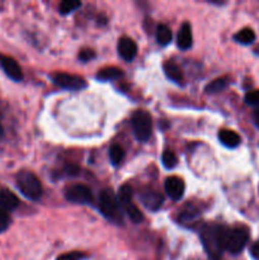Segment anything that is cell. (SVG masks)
<instances>
[{
	"label": "cell",
	"instance_id": "6da1fadb",
	"mask_svg": "<svg viewBox=\"0 0 259 260\" xmlns=\"http://www.w3.org/2000/svg\"><path fill=\"white\" fill-rule=\"evenodd\" d=\"M221 241H222L223 250L231 254H239L248 244L249 230L245 226H235V228L221 226Z\"/></svg>",
	"mask_w": 259,
	"mask_h": 260
},
{
	"label": "cell",
	"instance_id": "7a4b0ae2",
	"mask_svg": "<svg viewBox=\"0 0 259 260\" xmlns=\"http://www.w3.org/2000/svg\"><path fill=\"white\" fill-rule=\"evenodd\" d=\"M201 240L203 248L211 260H220L222 255V241H221V226L206 225L201 231Z\"/></svg>",
	"mask_w": 259,
	"mask_h": 260
},
{
	"label": "cell",
	"instance_id": "3957f363",
	"mask_svg": "<svg viewBox=\"0 0 259 260\" xmlns=\"http://www.w3.org/2000/svg\"><path fill=\"white\" fill-rule=\"evenodd\" d=\"M17 187L19 192L30 201L40 200L42 196V184L40 179L28 170H22L18 173Z\"/></svg>",
	"mask_w": 259,
	"mask_h": 260
},
{
	"label": "cell",
	"instance_id": "277c9868",
	"mask_svg": "<svg viewBox=\"0 0 259 260\" xmlns=\"http://www.w3.org/2000/svg\"><path fill=\"white\" fill-rule=\"evenodd\" d=\"M132 128L137 140L145 142L150 139L152 131L151 117L146 111H136L131 118Z\"/></svg>",
	"mask_w": 259,
	"mask_h": 260
},
{
	"label": "cell",
	"instance_id": "5b68a950",
	"mask_svg": "<svg viewBox=\"0 0 259 260\" xmlns=\"http://www.w3.org/2000/svg\"><path fill=\"white\" fill-rule=\"evenodd\" d=\"M99 208H101L102 213H103L107 218H109V220H121L118 200H117V197L114 196V193L112 192V189L102 190L101 196H99Z\"/></svg>",
	"mask_w": 259,
	"mask_h": 260
},
{
	"label": "cell",
	"instance_id": "8992f818",
	"mask_svg": "<svg viewBox=\"0 0 259 260\" xmlns=\"http://www.w3.org/2000/svg\"><path fill=\"white\" fill-rule=\"evenodd\" d=\"M51 79L56 85L68 90H80L86 86V81L81 76L71 75V74L56 73L51 75Z\"/></svg>",
	"mask_w": 259,
	"mask_h": 260
},
{
	"label": "cell",
	"instance_id": "52a82bcc",
	"mask_svg": "<svg viewBox=\"0 0 259 260\" xmlns=\"http://www.w3.org/2000/svg\"><path fill=\"white\" fill-rule=\"evenodd\" d=\"M65 197L68 201L73 203H78V205H86V203H90L91 200H93L91 190L84 184H75L69 187L65 190Z\"/></svg>",
	"mask_w": 259,
	"mask_h": 260
},
{
	"label": "cell",
	"instance_id": "ba28073f",
	"mask_svg": "<svg viewBox=\"0 0 259 260\" xmlns=\"http://www.w3.org/2000/svg\"><path fill=\"white\" fill-rule=\"evenodd\" d=\"M140 201L147 210L157 211L164 203V197L157 190L151 189V188H145L140 193Z\"/></svg>",
	"mask_w": 259,
	"mask_h": 260
},
{
	"label": "cell",
	"instance_id": "9c48e42d",
	"mask_svg": "<svg viewBox=\"0 0 259 260\" xmlns=\"http://www.w3.org/2000/svg\"><path fill=\"white\" fill-rule=\"evenodd\" d=\"M0 68L5 73L8 78L14 81H20L23 79V71L20 69L19 63L13 57L0 53Z\"/></svg>",
	"mask_w": 259,
	"mask_h": 260
},
{
	"label": "cell",
	"instance_id": "30bf717a",
	"mask_svg": "<svg viewBox=\"0 0 259 260\" xmlns=\"http://www.w3.org/2000/svg\"><path fill=\"white\" fill-rule=\"evenodd\" d=\"M165 192L172 200L179 201L184 194V183L178 177H169L165 180Z\"/></svg>",
	"mask_w": 259,
	"mask_h": 260
},
{
	"label": "cell",
	"instance_id": "8fae6325",
	"mask_svg": "<svg viewBox=\"0 0 259 260\" xmlns=\"http://www.w3.org/2000/svg\"><path fill=\"white\" fill-rule=\"evenodd\" d=\"M19 198L8 188H0V208L7 212L19 207Z\"/></svg>",
	"mask_w": 259,
	"mask_h": 260
},
{
	"label": "cell",
	"instance_id": "7c38bea8",
	"mask_svg": "<svg viewBox=\"0 0 259 260\" xmlns=\"http://www.w3.org/2000/svg\"><path fill=\"white\" fill-rule=\"evenodd\" d=\"M118 53L123 60L132 61L137 53V46L131 38L122 37L118 42Z\"/></svg>",
	"mask_w": 259,
	"mask_h": 260
},
{
	"label": "cell",
	"instance_id": "4fadbf2b",
	"mask_svg": "<svg viewBox=\"0 0 259 260\" xmlns=\"http://www.w3.org/2000/svg\"><path fill=\"white\" fill-rule=\"evenodd\" d=\"M178 47L182 50H188L192 47L193 37H192V28H190L189 23H183L180 27L179 33H178Z\"/></svg>",
	"mask_w": 259,
	"mask_h": 260
},
{
	"label": "cell",
	"instance_id": "5bb4252c",
	"mask_svg": "<svg viewBox=\"0 0 259 260\" xmlns=\"http://www.w3.org/2000/svg\"><path fill=\"white\" fill-rule=\"evenodd\" d=\"M218 140H220L223 146L230 147V149L238 147L241 142L240 136L235 131H231V129H221L218 132Z\"/></svg>",
	"mask_w": 259,
	"mask_h": 260
},
{
	"label": "cell",
	"instance_id": "9a60e30c",
	"mask_svg": "<svg viewBox=\"0 0 259 260\" xmlns=\"http://www.w3.org/2000/svg\"><path fill=\"white\" fill-rule=\"evenodd\" d=\"M163 68H164L165 75H167L170 80H173L177 84H183L184 78H183L182 70H180V68L177 63L173 62V61H167V62H164Z\"/></svg>",
	"mask_w": 259,
	"mask_h": 260
},
{
	"label": "cell",
	"instance_id": "2e32d148",
	"mask_svg": "<svg viewBox=\"0 0 259 260\" xmlns=\"http://www.w3.org/2000/svg\"><path fill=\"white\" fill-rule=\"evenodd\" d=\"M123 76L121 69L114 68V66H108V68H104L102 70H99V73L96 74V79L102 81H109V80H116Z\"/></svg>",
	"mask_w": 259,
	"mask_h": 260
},
{
	"label": "cell",
	"instance_id": "e0dca14e",
	"mask_svg": "<svg viewBox=\"0 0 259 260\" xmlns=\"http://www.w3.org/2000/svg\"><path fill=\"white\" fill-rule=\"evenodd\" d=\"M230 85V78L229 76H221V78L215 79L211 81L207 86H206V93L208 94H216L222 91Z\"/></svg>",
	"mask_w": 259,
	"mask_h": 260
},
{
	"label": "cell",
	"instance_id": "ac0fdd59",
	"mask_svg": "<svg viewBox=\"0 0 259 260\" xmlns=\"http://www.w3.org/2000/svg\"><path fill=\"white\" fill-rule=\"evenodd\" d=\"M200 217V211L195 207V206H187L182 212L179 213L180 222L182 223H189L195 222Z\"/></svg>",
	"mask_w": 259,
	"mask_h": 260
},
{
	"label": "cell",
	"instance_id": "d6986e66",
	"mask_svg": "<svg viewBox=\"0 0 259 260\" xmlns=\"http://www.w3.org/2000/svg\"><path fill=\"white\" fill-rule=\"evenodd\" d=\"M234 40L239 43H243V45H250L255 40V33L250 28H243L234 36Z\"/></svg>",
	"mask_w": 259,
	"mask_h": 260
},
{
	"label": "cell",
	"instance_id": "ffe728a7",
	"mask_svg": "<svg viewBox=\"0 0 259 260\" xmlns=\"http://www.w3.org/2000/svg\"><path fill=\"white\" fill-rule=\"evenodd\" d=\"M156 40L161 46L169 45L172 41V30L168 25L160 24L156 29Z\"/></svg>",
	"mask_w": 259,
	"mask_h": 260
},
{
	"label": "cell",
	"instance_id": "44dd1931",
	"mask_svg": "<svg viewBox=\"0 0 259 260\" xmlns=\"http://www.w3.org/2000/svg\"><path fill=\"white\" fill-rule=\"evenodd\" d=\"M123 210L126 211L127 216H128L130 220H131L132 222L140 223V222H142V221H144V215H142V212L140 211V208L137 207L136 205H134L132 202L124 206Z\"/></svg>",
	"mask_w": 259,
	"mask_h": 260
},
{
	"label": "cell",
	"instance_id": "7402d4cb",
	"mask_svg": "<svg viewBox=\"0 0 259 260\" xmlns=\"http://www.w3.org/2000/svg\"><path fill=\"white\" fill-rule=\"evenodd\" d=\"M117 200L121 207H124L126 205L132 202V188L128 184H123L118 190Z\"/></svg>",
	"mask_w": 259,
	"mask_h": 260
},
{
	"label": "cell",
	"instance_id": "603a6c76",
	"mask_svg": "<svg viewBox=\"0 0 259 260\" xmlns=\"http://www.w3.org/2000/svg\"><path fill=\"white\" fill-rule=\"evenodd\" d=\"M109 159H111L112 164L113 165L121 164L124 159L123 147L119 146V145H113V146L109 149Z\"/></svg>",
	"mask_w": 259,
	"mask_h": 260
},
{
	"label": "cell",
	"instance_id": "cb8c5ba5",
	"mask_svg": "<svg viewBox=\"0 0 259 260\" xmlns=\"http://www.w3.org/2000/svg\"><path fill=\"white\" fill-rule=\"evenodd\" d=\"M81 3L75 2V0H63L60 4V8H58V12L62 15H68L70 13H73L74 10H76L78 8H80Z\"/></svg>",
	"mask_w": 259,
	"mask_h": 260
},
{
	"label": "cell",
	"instance_id": "d4e9b609",
	"mask_svg": "<svg viewBox=\"0 0 259 260\" xmlns=\"http://www.w3.org/2000/svg\"><path fill=\"white\" fill-rule=\"evenodd\" d=\"M161 160H163V164H164V167L167 168V169H173V168L177 167L178 164L177 155H175L173 151H170V150H165V151L163 152Z\"/></svg>",
	"mask_w": 259,
	"mask_h": 260
},
{
	"label": "cell",
	"instance_id": "484cf974",
	"mask_svg": "<svg viewBox=\"0 0 259 260\" xmlns=\"http://www.w3.org/2000/svg\"><path fill=\"white\" fill-rule=\"evenodd\" d=\"M10 222H12V220H10L9 213L0 208V234L5 233L9 229Z\"/></svg>",
	"mask_w": 259,
	"mask_h": 260
},
{
	"label": "cell",
	"instance_id": "4316f807",
	"mask_svg": "<svg viewBox=\"0 0 259 260\" xmlns=\"http://www.w3.org/2000/svg\"><path fill=\"white\" fill-rule=\"evenodd\" d=\"M86 258V254L83 251H70L58 256L56 260H83Z\"/></svg>",
	"mask_w": 259,
	"mask_h": 260
},
{
	"label": "cell",
	"instance_id": "83f0119b",
	"mask_svg": "<svg viewBox=\"0 0 259 260\" xmlns=\"http://www.w3.org/2000/svg\"><path fill=\"white\" fill-rule=\"evenodd\" d=\"M245 103L249 104V106L259 107V89L258 90H251L246 93Z\"/></svg>",
	"mask_w": 259,
	"mask_h": 260
},
{
	"label": "cell",
	"instance_id": "f1b7e54d",
	"mask_svg": "<svg viewBox=\"0 0 259 260\" xmlns=\"http://www.w3.org/2000/svg\"><path fill=\"white\" fill-rule=\"evenodd\" d=\"M95 57V53H94L93 50H81L80 53H79V58H80L81 61H84V62H86V61H90L91 58Z\"/></svg>",
	"mask_w": 259,
	"mask_h": 260
},
{
	"label": "cell",
	"instance_id": "f546056e",
	"mask_svg": "<svg viewBox=\"0 0 259 260\" xmlns=\"http://www.w3.org/2000/svg\"><path fill=\"white\" fill-rule=\"evenodd\" d=\"M79 167H76V165L74 164H69L65 167V174L68 175V177H78L79 175Z\"/></svg>",
	"mask_w": 259,
	"mask_h": 260
},
{
	"label": "cell",
	"instance_id": "4dcf8cb0",
	"mask_svg": "<svg viewBox=\"0 0 259 260\" xmlns=\"http://www.w3.org/2000/svg\"><path fill=\"white\" fill-rule=\"evenodd\" d=\"M250 254H251V256H253V258L259 259V241H258V243L254 244L253 246H251Z\"/></svg>",
	"mask_w": 259,
	"mask_h": 260
},
{
	"label": "cell",
	"instance_id": "1f68e13d",
	"mask_svg": "<svg viewBox=\"0 0 259 260\" xmlns=\"http://www.w3.org/2000/svg\"><path fill=\"white\" fill-rule=\"evenodd\" d=\"M254 121H255V124L259 127V108L254 112Z\"/></svg>",
	"mask_w": 259,
	"mask_h": 260
},
{
	"label": "cell",
	"instance_id": "d6a6232c",
	"mask_svg": "<svg viewBox=\"0 0 259 260\" xmlns=\"http://www.w3.org/2000/svg\"><path fill=\"white\" fill-rule=\"evenodd\" d=\"M3 136H4V127H3L2 121H0V140L3 139Z\"/></svg>",
	"mask_w": 259,
	"mask_h": 260
},
{
	"label": "cell",
	"instance_id": "836d02e7",
	"mask_svg": "<svg viewBox=\"0 0 259 260\" xmlns=\"http://www.w3.org/2000/svg\"><path fill=\"white\" fill-rule=\"evenodd\" d=\"M255 52H256V53H259V47L256 48V50H255Z\"/></svg>",
	"mask_w": 259,
	"mask_h": 260
}]
</instances>
